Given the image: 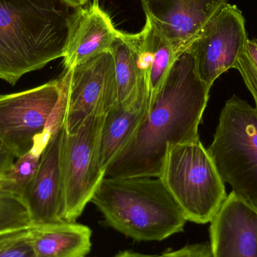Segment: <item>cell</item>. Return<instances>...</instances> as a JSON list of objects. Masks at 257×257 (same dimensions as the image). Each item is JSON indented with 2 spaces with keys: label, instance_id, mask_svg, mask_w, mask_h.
Segmentation results:
<instances>
[{
  "label": "cell",
  "instance_id": "1",
  "mask_svg": "<svg viewBox=\"0 0 257 257\" xmlns=\"http://www.w3.org/2000/svg\"><path fill=\"white\" fill-rule=\"evenodd\" d=\"M190 50L177 57L163 87L127 145L105 171L108 178L160 176L169 145L199 139L209 98Z\"/></svg>",
  "mask_w": 257,
  "mask_h": 257
},
{
  "label": "cell",
  "instance_id": "2",
  "mask_svg": "<svg viewBox=\"0 0 257 257\" xmlns=\"http://www.w3.org/2000/svg\"><path fill=\"white\" fill-rule=\"evenodd\" d=\"M69 8L60 0H0V79L15 85L64 57Z\"/></svg>",
  "mask_w": 257,
  "mask_h": 257
},
{
  "label": "cell",
  "instance_id": "3",
  "mask_svg": "<svg viewBox=\"0 0 257 257\" xmlns=\"http://www.w3.org/2000/svg\"><path fill=\"white\" fill-rule=\"evenodd\" d=\"M91 202L108 226L136 241H163L182 232L187 222L157 177H105Z\"/></svg>",
  "mask_w": 257,
  "mask_h": 257
},
{
  "label": "cell",
  "instance_id": "4",
  "mask_svg": "<svg viewBox=\"0 0 257 257\" xmlns=\"http://www.w3.org/2000/svg\"><path fill=\"white\" fill-rule=\"evenodd\" d=\"M159 178L187 221L210 223L227 195L214 160L200 139L169 145Z\"/></svg>",
  "mask_w": 257,
  "mask_h": 257
},
{
  "label": "cell",
  "instance_id": "5",
  "mask_svg": "<svg viewBox=\"0 0 257 257\" xmlns=\"http://www.w3.org/2000/svg\"><path fill=\"white\" fill-rule=\"evenodd\" d=\"M232 192L257 209V111L233 95L219 118L208 149Z\"/></svg>",
  "mask_w": 257,
  "mask_h": 257
},
{
  "label": "cell",
  "instance_id": "6",
  "mask_svg": "<svg viewBox=\"0 0 257 257\" xmlns=\"http://www.w3.org/2000/svg\"><path fill=\"white\" fill-rule=\"evenodd\" d=\"M105 112L90 115L73 133L65 131L62 145L64 220L75 222L82 214L105 172L99 166V139Z\"/></svg>",
  "mask_w": 257,
  "mask_h": 257
},
{
  "label": "cell",
  "instance_id": "7",
  "mask_svg": "<svg viewBox=\"0 0 257 257\" xmlns=\"http://www.w3.org/2000/svg\"><path fill=\"white\" fill-rule=\"evenodd\" d=\"M60 102L68 133H73L94 113H107L117 103V84L111 52L98 54L64 69L60 79Z\"/></svg>",
  "mask_w": 257,
  "mask_h": 257
},
{
  "label": "cell",
  "instance_id": "8",
  "mask_svg": "<svg viewBox=\"0 0 257 257\" xmlns=\"http://www.w3.org/2000/svg\"><path fill=\"white\" fill-rule=\"evenodd\" d=\"M61 97L60 80L0 96V140L17 158L28 152L49 126Z\"/></svg>",
  "mask_w": 257,
  "mask_h": 257
},
{
  "label": "cell",
  "instance_id": "9",
  "mask_svg": "<svg viewBox=\"0 0 257 257\" xmlns=\"http://www.w3.org/2000/svg\"><path fill=\"white\" fill-rule=\"evenodd\" d=\"M248 39L242 12L228 3L190 44L196 72L209 88L222 74L235 68Z\"/></svg>",
  "mask_w": 257,
  "mask_h": 257
},
{
  "label": "cell",
  "instance_id": "10",
  "mask_svg": "<svg viewBox=\"0 0 257 257\" xmlns=\"http://www.w3.org/2000/svg\"><path fill=\"white\" fill-rule=\"evenodd\" d=\"M65 131L62 115L56 122L36 173L23 190L22 198L32 226L66 222L62 169V145Z\"/></svg>",
  "mask_w": 257,
  "mask_h": 257
},
{
  "label": "cell",
  "instance_id": "11",
  "mask_svg": "<svg viewBox=\"0 0 257 257\" xmlns=\"http://www.w3.org/2000/svg\"><path fill=\"white\" fill-rule=\"evenodd\" d=\"M146 18L177 56L188 48L229 0H141Z\"/></svg>",
  "mask_w": 257,
  "mask_h": 257
},
{
  "label": "cell",
  "instance_id": "12",
  "mask_svg": "<svg viewBox=\"0 0 257 257\" xmlns=\"http://www.w3.org/2000/svg\"><path fill=\"white\" fill-rule=\"evenodd\" d=\"M210 226L211 257H257V209L228 195Z\"/></svg>",
  "mask_w": 257,
  "mask_h": 257
},
{
  "label": "cell",
  "instance_id": "13",
  "mask_svg": "<svg viewBox=\"0 0 257 257\" xmlns=\"http://www.w3.org/2000/svg\"><path fill=\"white\" fill-rule=\"evenodd\" d=\"M118 33L109 15L99 6V0L75 9L69 18L64 69L98 54L111 52Z\"/></svg>",
  "mask_w": 257,
  "mask_h": 257
},
{
  "label": "cell",
  "instance_id": "14",
  "mask_svg": "<svg viewBox=\"0 0 257 257\" xmlns=\"http://www.w3.org/2000/svg\"><path fill=\"white\" fill-rule=\"evenodd\" d=\"M150 108L146 77L136 91L123 102L117 103L105 114L99 139V166L106 171L111 162L131 140Z\"/></svg>",
  "mask_w": 257,
  "mask_h": 257
},
{
  "label": "cell",
  "instance_id": "15",
  "mask_svg": "<svg viewBox=\"0 0 257 257\" xmlns=\"http://www.w3.org/2000/svg\"><path fill=\"white\" fill-rule=\"evenodd\" d=\"M35 257H84L91 247L92 232L75 222L29 228Z\"/></svg>",
  "mask_w": 257,
  "mask_h": 257
},
{
  "label": "cell",
  "instance_id": "16",
  "mask_svg": "<svg viewBox=\"0 0 257 257\" xmlns=\"http://www.w3.org/2000/svg\"><path fill=\"white\" fill-rule=\"evenodd\" d=\"M134 34L146 77L151 105L163 87L178 56L167 39L162 36L148 18L143 29Z\"/></svg>",
  "mask_w": 257,
  "mask_h": 257
},
{
  "label": "cell",
  "instance_id": "17",
  "mask_svg": "<svg viewBox=\"0 0 257 257\" xmlns=\"http://www.w3.org/2000/svg\"><path fill=\"white\" fill-rule=\"evenodd\" d=\"M111 53L114 60L117 103H120L136 91L145 76L134 33L119 31Z\"/></svg>",
  "mask_w": 257,
  "mask_h": 257
},
{
  "label": "cell",
  "instance_id": "18",
  "mask_svg": "<svg viewBox=\"0 0 257 257\" xmlns=\"http://www.w3.org/2000/svg\"><path fill=\"white\" fill-rule=\"evenodd\" d=\"M54 126H48L42 134L34 139L33 148L24 155L17 158L6 175L10 180L18 193L22 196L24 187L27 185L37 170L42 152L52 134Z\"/></svg>",
  "mask_w": 257,
  "mask_h": 257
},
{
  "label": "cell",
  "instance_id": "19",
  "mask_svg": "<svg viewBox=\"0 0 257 257\" xmlns=\"http://www.w3.org/2000/svg\"><path fill=\"white\" fill-rule=\"evenodd\" d=\"M0 257H35L29 229L0 233Z\"/></svg>",
  "mask_w": 257,
  "mask_h": 257
},
{
  "label": "cell",
  "instance_id": "20",
  "mask_svg": "<svg viewBox=\"0 0 257 257\" xmlns=\"http://www.w3.org/2000/svg\"><path fill=\"white\" fill-rule=\"evenodd\" d=\"M241 74L244 83L254 98L257 111V42L248 39L235 68Z\"/></svg>",
  "mask_w": 257,
  "mask_h": 257
},
{
  "label": "cell",
  "instance_id": "21",
  "mask_svg": "<svg viewBox=\"0 0 257 257\" xmlns=\"http://www.w3.org/2000/svg\"><path fill=\"white\" fill-rule=\"evenodd\" d=\"M16 157L13 153L0 140V176L6 177V174L15 163Z\"/></svg>",
  "mask_w": 257,
  "mask_h": 257
},
{
  "label": "cell",
  "instance_id": "22",
  "mask_svg": "<svg viewBox=\"0 0 257 257\" xmlns=\"http://www.w3.org/2000/svg\"><path fill=\"white\" fill-rule=\"evenodd\" d=\"M178 257H211L209 244L187 245L181 249Z\"/></svg>",
  "mask_w": 257,
  "mask_h": 257
},
{
  "label": "cell",
  "instance_id": "23",
  "mask_svg": "<svg viewBox=\"0 0 257 257\" xmlns=\"http://www.w3.org/2000/svg\"><path fill=\"white\" fill-rule=\"evenodd\" d=\"M181 249L175 251L166 252L160 255H145L141 253H133V252L124 251L119 253L115 257H178L180 254Z\"/></svg>",
  "mask_w": 257,
  "mask_h": 257
},
{
  "label": "cell",
  "instance_id": "24",
  "mask_svg": "<svg viewBox=\"0 0 257 257\" xmlns=\"http://www.w3.org/2000/svg\"><path fill=\"white\" fill-rule=\"evenodd\" d=\"M60 1L64 3L68 7L75 9L87 5L89 0H60Z\"/></svg>",
  "mask_w": 257,
  "mask_h": 257
},
{
  "label": "cell",
  "instance_id": "25",
  "mask_svg": "<svg viewBox=\"0 0 257 257\" xmlns=\"http://www.w3.org/2000/svg\"><path fill=\"white\" fill-rule=\"evenodd\" d=\"M254 40L256 41V42H257V37L256 38V39H254Z\"/></svg>",
  "mask_w": 257,
  "mask_h": 257
},
{
  "label": "cell",
  "instance_id": "26",
  "mask_svg": "<svg viewBox=\"0 0 257 257\" xmlns=\"http://www.w3.org/2000/svg\"><path fill=\"white\" fill-rule=\"evenodd\" d=\"M84 257H87V256H84Z\"/></svg>",
  "mask_w": 257,
  "mask_h": 257
}]
</instances>
